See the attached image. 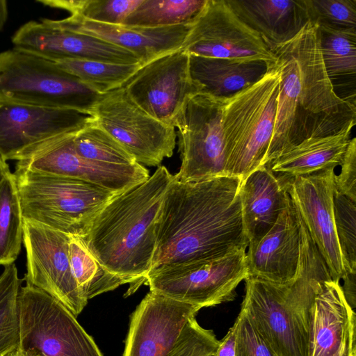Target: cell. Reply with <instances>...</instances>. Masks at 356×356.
<instances>
[{"instance_id":"ffe728a7","label":"cell","mask_w":356,"mask_h":356,"mask_svg":"<svg viewBox=\"0 0 356 356\" xmlns=\"http://www.w3.org/2000/svg\"><path fill=\"white\" fill-rule=\"evenodd\" d=\"M301 244L298 213L289 195L274 225L248 246V276L275 284L293 280L298 271Z\"/></svg>"},{"instance_id":"4fadbf2b","label":"cell","mask_w":356,"mask_h":356,"mask_svg":"<svg viewBox=\"0 0 356 356\" xmlns=\"http://www.w3.org/2000/svg\"><path fill=\"white\" fill-rule=\"evenodd\" d=\"M144 111L173 127L187 99L200 92L189 74V55L183 49L146 63L121 86Z\"/></svg>"},{"instance_id":"52a82bcc","label":"cell","mask_w":356,"mask_h":356,"mask_svg":"<svg viewBox=\"0 0 356 356\" xmlns=\"http://www.w3.org/2000/svg\"><path fill=\"white\" fill-rule=\"evenodd\" d=\"M102 94L55 62L14 47L0 53V102L76 111L91 116Z\"/></svg>"},{"instance_id":"d6a6232c","label":"cell","mask_w":356,"mask_h":356,"mask_svg":"<svg viewBox=\"0 0 356 356\" xmlns=\"http://www.w3.org/2000/svg\"><path fill=\"white\" fill-rule=\"evenodd\" d=\"M76 152L93 161L116 165L137 163L134 157L95 120L73 137Z\"/></svg>"},{"instance_id":"7bdbcfd3","label":"cell","mask_w":356,"mask_h":356,"mask_svg":"<svg viewBox=\"0 0 356 356\" xmlns=\"http://www.w3.org/2000/svg\"><path fill=\"white\" fill-rule=\"evenodd\" d=\"M9 166L6 161L0 157V181L10 172Z\"/></svg>"},{"instance_id":"f546056e","label":"cell","mask_w":356,"mask_h":356,"mask_svg":"<svg viewBox=\"0 0 356 356\" xmlns=\"http://www.w3.org/2000/svg\"><path fill=\"white\" fill-rule=\"evenodd\" d=\"M55 63L99 94L120 88L141 65L80 59Z\"/></svg>"},{"instance_id":"ba28073f","label":"cell","mask_w":356,"mask_h":356,"mask_svg":"<svg viewBox=\"0 0 356 356\" xmlns=\"http://www.w3.org/2000/svg\"><path fill=\"white\" fill-rule=\"evenodd\" d=\"M24 356H103L76 317L60 301L26 284L18 296Z\"/></svg>"},{"instance_id":"cb8c5ba5","label":"cell","mask_w":356,"mask_h":356,"mask_svg":"<svg viewBox=\"0 0 356 356\" xmlns=\"http://www.w3.org/2000/svg\"><path fill=\"white\" fill-rule=\"evenodd\" d=\"M236 15L273 48L309 22L304 0H227Z\"/></svg>"},{"instance_id":"603a6c76","label":"cell","mask_w":356,"mask_h":356,"mask_svg":"<svg viewBox=\"0 0 356 356\" xmlns=\"http://www.w3.org/2000/svg\"><path fill=\"white\" fill-rule=\"evenodd\" d=\"M289 177L261 165L241 181L238 195L243 226L249 243L262 237L277 221L289 197Z\"/></svg>"},{"instance_id":"74e56055","label":"cell","mask_w":356,"mask_h":356,"mask_svg":"<svg viewBox=\"0 0 356 356\" xmlns=\"http://www.w3.org/2000/svg\"><path fill=\"white\" fill-rule=\"evenodd\" d=\"M236 323V356H278L256 329L243 308Z\"/></svg>"},{"instance_id":"44dd1931","label":"cell","mask_w":356,"mask_h":356,"mask_svg":"<svg viewBox=\"0 0 356 356\" xmlns=\"http://www.w3.org/2000/svg\"><path fill=\"white\" fill-rule=\"evenodd\" d=\"M47 25L98 38L135 54L141 65L181 49L191 24L164 27L130 26L95 22L72 15L60 19H41Z\"/></svg>"},{"instance_id":"e0dca14e","label":"cell","mask_w":356,"mask_h":356,"mask_svg":"<svg viewBox=\"0 0 356 356\" xmlns=\"http://www.w3.org/2000/svg\"><path fill=\"white\" fill-rule=\"evenodd\" d=\"M334 168L330 167L307 175L289 176L286 189L332 280L339 281L348 273L334 226Z\"/></svg>"},{"instance_id":"ee69618b","label":"cell","mask_w":356,"mask_h":356,"mask_svg":"<svg viewBox=\"0 0 356 356\" xmlns=\"http://www.w3.org/2000/svg\"><path fill=\"white\" fill-rule=\"evenodd\" d=\"M6 356H24L23 354L20 352L19 349L16 350L15 351L8 354Z\"/></svg>"},{"instance_id":"836d02e7","label":"cell","mask_w":356,"mask_h":356,"mask_svg":"<svg viewBox=\"0 0 356 356\" xmlns=\"http://www.w3.org/2000/svg\"><path fill=\"white\" fill-rule=\"evenodd\" d=\"M52 8L67 10L71 15L98 23L120 25L142 0H38Z\"/></svg>"},{"instance_id":"8d00e7d4","label":"cell","mask_w":356,"mask_h":356,"mask_svg":"<svg viewBox=\"0 0 356 356\" xmlns=\"http://www.w3.org/2000/svg\"><path fill=\"white\" fill-rule=\"evenodd\" d=\"M219 345L213 332L201 327L195 317L190 318L168 356H211Z\"/></svg>"},{"instance_id":"e575fe53","label":"cell","mask_w":356,"mask_h":356,"mask_svg":"<svg viewBox=\"0 0 356 356\" xmlns=\"http://www.w3.org/2000/svg\"><path fill=\"white\" fill-rule=\"evenodd\" d=\"M333 211L336 234L346 271L356 272V202L334 189Z\"/></svg>"},{"instance_id":"d6986e66","label":"cell","mask_w":356,"mask_h":356,"mask_svg":"<svg viewBox=\"0 0 356 356\" xmlns=\"http://www.w3.org/2000/svg\"><path fill=\"white\" fill-rule=\"evenodd\" d=\"M12 42L17 49L54 62L80 59L141 64L133 53L98 38L41 22L22 25L13 35Z\"/></svg>"},{"instance_id":"d4e9b609","label":"cell","mask_w":356,"mask_h":356,"mask_svg":"<svg viewBox=\"0 0 356 356\" xmlns=\"http://www.w3.org/2000/svg\"><path fill=\"white\" fill-rule=\"evenodd\" d=\"M272 64L189 55V74L200 92L225 98L259 81Z\"/></svg>"},{"instance_id":"f1b7e54d","label":"cell","mask_w":356,"mask_h":356,"mask_svg":"<svg viewBox=\"0 0 356 356\" xmlns=\"http://www.w3.org/2000/svg\"><path fill=\"white\" fill-rule=\"evenodd\" d=\"M206 0H142L122 25L164 27L191 24Z\"/></svg>"},{"instance_id":"ab89813d","label":"cell","mask_w":356,"mask_h":356,"mask_svg":"<svg viewBox=\"0 0 356 356\" xmlns=\"http://www.w3.org/2000/svg\"><path fill=\"white\" fill-rule=\"evenodd\" d=\"M215 356H236V323L229 330L224 338L219 341Z\"/></svg>"},{"instance_id":"9a60e30c","label":"cell","mask_w":356,"mask_h":356,"mask_svg":"<svg viewBox=\"0 0 356 356\" xmlns=\"http://www.w3.org/2000/svg\"><path fill=\"white\" fill-rule=\"evenodd\" d=\"M70 237L23 219L26 284L57 299L76 317L88 301L81 296L72 271L68 252Z\"/></svg>"},{"instance_id":"7a4b0ae2","label":"cell","mask_w":356,"mask_h":356,"mask_svg":"<svg viewBox=\"0 0 356 356\" xmlns=\"http://www.w3.org/2000/svg\"><path fill=\"white\" fill-rule=\"evenodd\" d=\"M282 75L273 134L263 165L305 140L352 130L355 103L340 97L325 70L317 25L308 22L271 50Z\"/></svg>"},{"instance_id":"277c9868","label":"cell","mask_w":356,"mask_h":356,"mask_svg":"<svg viewBox=\"0 0 356 356\" xmlns=\"http://www.w3.org/2000/svg\"><path fill=\"white\" fill-rule=\"evenodd\" d=\"M298 217L301 244L295 278L282 284L251 276L245 279L241 308L278 356H308L314 300L324 282L332 279L299 214Z\"/></svg>"},{"instance_id":"3957f363","label":"cell","mask_w":356,"mask_h":356,"mask_svg":"<svg viewBox=\"0 0 356 356\" xmlns=\"http://www.w3.org/2000/svg\"><path fill=\"white\" fill-rule=\"evenodd\" d=\"M173 175L159 165L143 183L115 195L95 217L83 238L88 250L109 272L145 283L156 248V227Z\"/></svg>"},{"instance_id":"ac0fdd59","label":"cell","mask_w":356,"mask_h":356,"mask_svg":"<svg viewBox=\"0 0 356 356\" xmlns=\"http://www.w3.org/2000/svg\"><path fill=\"white\" fill-rule=\"evenodd\" d=\"M200 309L149 291L131 316L122 356H168Z\"/></svg>"},{"instance_id":"9c48e42d","label":"cell","mask_w":356,"mask_h":356,"mask_svg":"<svg viewBox=\"0 0 356 356\" xmlns=\"http://www.w3.org/2000/svg\"><path fill=\"white\" fill-rule=\"evenodd\" d=\"M225 99L199 92L184 104L174 122L181 159L175 180L197 182L226 176Z\"/></svg>"},{"instance_id":"7402d4cb","label":"cell","mask_w":356,"mask_h":356,"mask_svg":"<svg viewBox=\"0 0 356 356\" xmlns=\"http://www.w3.org/2000/svg\"><path fill=\"white\" fill-rule=\"evenodd\" d=\"M355 328L339 281H325L314 300L308 356H356Z\"/></svg>"},{"instance_id":"5bb4252c","label":"cell","mask_w":356,"mask_h":356,"mask_svg":"<svg viewBox=\"0 0 356 356\" xmlns=\"http://www.w3.org/2000/svg\"><path fill=\"white\" fill-rule=\"evenodd\" d=\"M76 134L58 137L26 152L18 159L16 168L82 180L115 194L138 185L149 177L148 170L138 163L116 165L81 157L73 145Z\"/></svg>"},{"instance_id":"8fae6325","label":"cell","mask_w":356,"mask_h":356,"mask_svg":"<svg viewBox=\"0 0 356 356\" xmlns=\"http://www.w3.org/2000/svg\"><path fill=\"white\" fill-rule=\"evenodd\" d=\"M91 116L140 165L158 166L173 154L175 127L147 114L121 87L102 94Z\"/></svg>"},{"instance_id":"b9f144b4","label":"cell","mask_w":356,"mask_h":356,"mask_svg":"<svg viewBox=\"0 0 356 356\" xmlns=\"http://www.w3.org/2000/svg\"><path fill=\"white\" fill-rule=\"evenodd\" d=\"M8 16L7 2L0 0V30L3 27Z\"/></svg>"},{"instance_id":"6da1fadb","label":"cell","mask_w":356,"mask_h":356,"mask_svg":"<svg viewBox=\"0 0 356 356\" xmlns=\"http://www.w3.org/2000/svg\"><path fill=\"white\" fill-rule=\"evenodd\" d=\"M237 177L197 182L172 179L156 227L151 270L216 259L246 249Z\"/></svg>"},{"instance_id":"f6af8a7d","label":"cell","mask_w":356,"mask_h":356,"mask_svg":"<svg viewBox=\"0 0 356 356\" xmlns=\"http://www.w3.org/2000/svg\"><path fill=\"white\" fill-rule=\"evenodd\" d=\"M211 356H215V354H214V355H211Z\"/></svg>"},{"instance_id":"4316f807","label":"cell","mask_w":356,"mask_h":356,"mask_svg":"<svg viewBox=\"0 0 356 356\" xmlns=\"http://www.w3.org/2000/svg\"><path fill=\"white\" fill-rule=\"evenodd\" d=\"M68 252L73 275L86 300L131 284L129 280L106 269L90 252L82 237L70 236Z\"/></svg>"},{"instance_id":"7c38bea8","label":"cell","mask_w":356,"mask_h":356,"mask_svg":"<svg viewBox=\"0 0 356 356\" xmlns=\"http://www.w3.org/2000/svg\"><path fill=\"white\" fill-rule=\"evenodd\" d=\"M188 55L275 63L261 37L234 12L227 0H206L191 23L181 47Z\"/></svg>"},{"instance_id":"1f68e13d","label":"cell","mask_w":356,"mask_h":356,"mask_svg":"<svg viewBox=\"0 0 356 356\" xmlns=\"http://www.w3.org/2000/svg\"><path fill=\"white\" fill-rule=\"evenodd\" d=\"M323 61L327 75L355 74L356 29H336L317 26Z\"/></svg>"},{"instance_id":"8992f818","label":"cell","mask_w":356,"mask_h":356,"mask_svg":"<svg viewBox=\"0 0 356 356\" xmlns=\"http://www.w3.org/2000/svg\"><path fill=\"white\" fill-rule=\"evenodd\" d=\"M22 218L69 236L84 238L116 195L82 180L15 168Z\"/></svg>"},{"instance_id":"4dcf8cb0","label":"cell","mask_w":356,"mask_h":356,"mask_svg":"<svg viewBox=\"0 0 356 356\" xmlns=\"http://www.w3.org/2000/svg\"><path fill=\"white\" fill-rule=\"evenodd\" d=\"M0 275V356L15 351L19 343L18 296L22 280L14 263Z\"/></svg>"},{"instance_id":"5b68a950","label":"cell","mask_w":356,"mask_h":356,"mask_svg":"<svg viewBox=\"0 0 356 356\" xmlns=\"http://www.w3.org/2000/svg\"><path fill=\"white\" fill-rule=\"evenodd\" d=\"M281 75L276 62L259 81L225 97L222 131L226 176L243 181L263 165L273 134Z\"/></svg>"},{"instance_id":"30bf717a","label":"cell","mask_w":356,"mask_h":356,"mask_svg":"<svg viewBox=\"0 0 356 356\" xmlns=\"http://www.w3.org/2000/svg\"><path fill=\"white\" fill-rule=\"evenodd\" d=\"M245 250L204 262L162 266L149 272L145 284L151 291L200 309L232 301L248 276Z\"/></svg>"},{"instance_id":"83f0119b","label":"cell","mask_w":356,"mask_h":356,"mask_svg":"<svg viewBox=\"0 0 356 356\" xmlns=\"http://www.w3.org/2000/svg\"><path fill=\"white\" fill-rule=\"evenodd\" d=\"M23 242V218L13 173L0 181V265L13 264Z\"/></svg>"},{"instance_id":"60d3db41","label":"cell","mask_w":356,"mask_h":356,"mask_svg":"<svg viewBox=\"0 0 356 356\" xmlns=\"http://www.w3.org/2000/svg\"><path fill=\"white\" fill-rule=\"evenodd\" d=\"M341 286L344 297L349 305L354 309L356 305V272H349L343 278Z\"/></svg>"},{"instance_id":"d590c367","label":"cell","mask_w":356,"mask_h":356,"mask_svg":"<svg viewBox=\"0 0 356 356\" xmlns=\"http://www.w3.org/2000/svg\"><path fill=\"white\" fill-rule=\"evenodd\" d=\"M309 22L336 29H356V0H304Z\"/></svg>"},{"instance_id":"2e32d148","label":"cell","mask_w":356,"mask_h":356,"mask_svg":"<svg viewBox=\"0 0 356 356\" xmlns=\"http://www.w3.org/2000/svg\"><path fill=\"white\" fill-rule=\"evenodd\" d=\"M93 120L74 110L0 102V157L17 161L46 142L77 133Z\"/></svg>"},{"instance_id":"f35d334b","label":"cell","mask_w":356,"mask_h":356,"mask_svg":"<svg viewBox=\"0 0 356 356\" xmlns=\"http://www.w3.org/2000/svg\"><path fill=\"white\" fill-rule=\"evenodd\" d=\"M341 172L334 175V189L356 202V138L350 139L341 161Z\"/></svg>"},{"instance_id":"484cf974","label":"cell","mask_w":356,"mask_h":356,"mask_svg":"<svg viewBox=\"0 0 356 356\" xmlns=\"http://www.w3.org/2000/svg\"><path fill=\"white\" fill-rule=\"evenodd\" d=\"M351 130L325 137L309 138L284 152L268 165L277 174L307 175L340 165Z\"/></svg>"}]
</instances>
